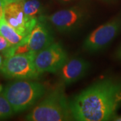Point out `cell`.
Here are the masks:
<instances>
[{
	"label": "cell",
	"instance_id": "cell-1",
	"mask_svg": "<svg viewBox=\"0 0 121 121\" xmlns=\"http://www.w3.org/2000/svg\"><path fill=\"white\" fill-rule=\"evenodd\" d=\"M121 105V82L103 79L88 87L70 102L72 118L79 121L113 120Z\"/></svg>",
	"mask_w": 121,
	"mask_h": 121
},
{
	"label": "cell",
	"instance_id": "cell-2",
	"mask_svg": "<svg viewBox=\"0 0 121 121\" xmlns=\"http://www.w3.org/2000/svg\"><path fill=\"white\" fill-rule=\"evenodd\" d=\"M1 89L15 113L22 112L31 108L47 93L44 84L30 79H16L1 87Z\"/></svg>",
	"mask_w": 121,
	"mask_h": 121
},
{
	"label": "cell",
	"instance_id": "cell-3",
	"mask_svg": "<svg viewBox=\"0 0 121 121\" xmlns=\"http://www.w3.org/2000/svg\"><path fill=\"white\" fill-rule=\"evenodd\" d=\"M25 118L29 121H63L73 118L70 102L62 86L47 94Z\"/></svg>",
	"mask_w": 121,
	"mask_h": 121
},
{
	"label": "cell",
	"instance_id": "cell-4",
	"mask_svg": "<svg viewBox=\"0 0 121 121\" xmlns=\"http://www.w3.org/2000/svg\"><path fill=\"white\" fill-rule=\"evenodd\" d=\"M32 52L15 54L5 58L0 67V72L8 79H35L41 75L35 65Z\"/></svg>",
	"mask_w": 121,
	"mask_h": 121
},
{
	"label": "cell",
	"instance_id": "cell-5",
	"mask_svg": "<svg viewBox=\"0 0 121 121\" xmlns=\"http://www.w3.org/2000/svg\"><path fill=\"white\" fill-rule=\"evenodd\" d=\"M68 55L60 44L53 42L35 55V65L40 74L57 73L68 60Z\"/></svg>",
	"mask_w": 121,
	"mask_h": 121
},
{
	"label": "cell",
	"instance_id": "cell-6",
	"mask_svg": "<svg viewBox=\"0 0 121 121\" xmlns=\"http://www.w3.org/2000/svg\"><path fill=\"white\" fill-rule=\"evenodd\" d=\"M121 30V19L115 18L99 26L89 35L83 43L84 49L91 52L106 48Z\"/></svg>",
	"mask_w": 121,
	"mask_h": 121
},
{
	"label": "cell",
	"instance_id": "cell-7",
	"mask_svg": "<svg viewBox=\"0 0 121 121\" xmlns=\"http://www.w3.org/2000/svg\"><path fill=\"white\" fill-rule=\"evenodd\" d=\"M4 17L5 22L19 33L28 36L38 21L30 20L24 12L25 0H4Z\"/></svg>",
	"mask_w": 121,
	"mask_h": 121
},
{
	"label": "cell",
	"instance_id": "cell-8",
	"mask_svg": "<svg viewBox=\"0 0 121 121\" xmlns=\"http://www.w3.org/2000/svg\"><path fill=\"white\" fill-rule=\"evenodd\" d=\"M85 17L81 9L73 7L59 10L46 17V20L57 31L69 32L76 29Z\"/></svg>",
	"mask_w": 121,
	"mask_h": 121
},
{
	"label": "cell",
	"instance_id": "cell-9",
	"mask_svg": "<svg viewBox=\"0 0 121 121\" xmlns=\"http://www.w3.org/2000/svg\"><path fill=\"white\" fill-rule=\"evenodd\" d=\"M89 68L90 63L82 58L68 59L57 72L61 85L69 86L79 81L86 75Z\"/></svg>",
	"mask_w": 121,
	"mask_h": 121
},
{
	"label": "cell",
	"instance_id": "cell-10",
	"mask_svg": "<svg viewBox=\"0 0 121 121\" xmlns=\"http://www.w3.org/2000/svg\"><path fill=\"white\" fill-rule=\"evenodd\" d=\"M54 42V39L48 27L44 20V16L39 19L27 39V45L30 51L37 53Z\"/></svg>",
	"mask_w": 121,
	"mask_h": 121
},
{
	"label": "cell",
	"instance_id": "cell-11",
	"mask_svg": "<svg viewBox=\"0 0 121 121\" xmlns=\"http://www.w3.org/2000/svg\"><path fill=\"white\" fill-rule=\"evenodd\" d=\"M0 33L8 40L12 45H17L22 43L28 36H25L19 33L13 27L5 22L4 18L0 24Z\"/></svg>",
	"mask_w": 121,
	"mask_h": 121
},
{
	"label": "cell",
	"instance_id": "cell-12",
	"mask_svg": "<svg viewBox=\"0 0 121 121\" xmlns=\"http://www.w3.org/2000/svg\"><path fill=\"white\" fill-rule=\"evenodd\" d=\"M24 12L28 18L38 21L39 18L43 16V8L39 0H25Z\"/></svg>",
	"mask_w": 121,
	"mask_h": 121
},
{
	"label": "cell",
	"instance_id": "cell-13",
	"mask_svg": "<svg viewBox=\"0 0 121 121\" xmlns=\"http://www.w3.org/2000/svg\"><path fill=\"white\" fill-rule=\"evenodd\" d=\"M15 114L11 104L2 93L0 87V120H4L11 117Z\"/></svg>",
	"mask_w": 121,
	"mask_h": 121
},
{
	"label": "cell",
	"instance_id": "cell-14",
	"mask_svg": "<svg viewBox=\"0 0 121 121\" xmlns=\"http://www.w3.org/2000/svg\"><path fill=\"white\" fill-rule=\"evenodd\" d=\"M12 44L9 43V41L4 37L1 35H0V51H3L6 48L9 47Z\"/></svg>",
	"mask_w": 121,
	"mask_h": 121
},
{
	"label": "cell",
	"instance_id": "cell-15",
	"mask_svg": "<svg viewBox=\"0 0 121 121\" xmlns=\"http://www.w3.org/2000/svg\"><path fill=\"white\" fill-rule=\"evenodd\" d=\"M4 1L0 0V14L4 16Z\"/></svg>",
	"mask_w": 121,
	"mask_h": 121
},
{
	"label": "cell",
	"instance_id": "cell-16",
	"mask_svg": "<svg viewBox=\"0 0 121 121\" xmlns=\"http://www.w3.org/2000/svg\"><path fill=\"white\" fill-rule=\"evenodd\" d=\"M113 121H121V116H118V117H114L113 118Z\"/></svg>",
	"mask_w": 121,
	"mask_h": 121
},
{
	"label": "cell",
	"instance_id": "cell-17",
	"mask_svg": "<svg viewBox=\"0 0 121 121\" xmlns=\"http://www.w3.org/2000/svg\"><path fill=\"white\" fill-rule=\"evenodd\" d=\"M3 62H4V61H3V60H2V56L0 55V67L2 65V64H3Z\"/></svg>",
	"mask_w": 121,
	"mask_h": 121
},
{
	"label": "cell",
	"instance_id": "cell-18",
	"mask_svg": "<svg viewBox=\"0 0 121 121\" xmlns=\"http://www.w3.org/2000/svg\"><path fill=\"white\" fill-rule=\"evenodd\" d=\"M4 16H3L2 15H1V14H0V24H1V22H2V20H4Z\"/></svg>",
	"mask_w": 121,
	"mask_h": 121
},
{
	"label": "cell",
	"instance_id": "cell-19",
	"mask_svg": "<svg viewBox=\"0 0 121 121\" xmlns=\"http://www.w3.org/2000/svg\"><path fill=\"white\" fill-rule=\"evenodd\" d=\"M60 1H64V2H67V1H71V0H60Z\"/></svg>",
	"mask_w": 121,
	"mask_h": 121
},
{
	"label": "cell",
	"instance_id": "cell-20",
	"mask_svg": "<svg viewBox=\"0 0 121 121\" xmlns=\"http://www.w3.org/2000/svg\"><path fill=\"white\" fill-rule=\"evenodd\" d=\"M120 56H121V52H120Z\"/></svg>",
	"mask_w": 121,
	"mask_h": 121
},
{
	"label": "cell",
	"instance_id": "cell-21",
	"mask_svg": "<svg viewBox=\"0 0 121 121\" xmlns=\"http://www.w3.org/2000/svg\"><path fill=\"white\" fill-rule=\"evenodd\" d=\"M0 35H1V33H0Z\"/></svg>",
	"mask_w": 121,
	"mask_h": 121
}]
</instances>
